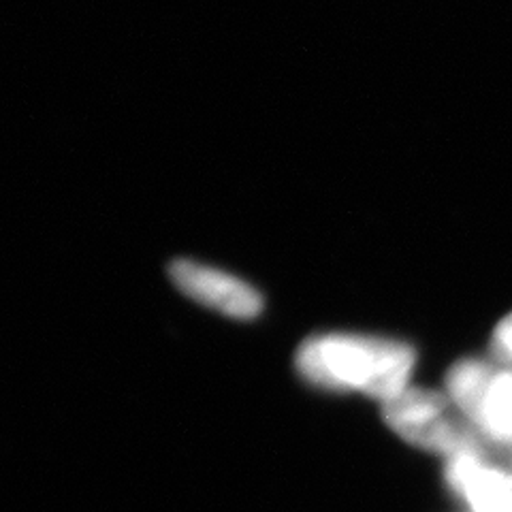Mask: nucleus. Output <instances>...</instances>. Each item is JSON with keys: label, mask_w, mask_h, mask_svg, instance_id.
Here are the masks:
<instances>
[{"label": "nucleus", "mask_w": 512, "mask_h": 512, "mask_svg": "<svg viewBox=\"0 0 512 512\" xmlns=\"http://www.w3.org/2000/svg\"><path fill=\"white\" fill-rule=\"evenodd\" d=\"M446 483L470 512H512V470L487 461V455L448 459Z\"/></svg>", "instance_id": "5"}, {"label": "nucleus", "mask_w": 512, "mask_h": 512, "mask_svg": "<svg viewBox=\"0 0 512 512\" xmlns=\"http://www.w3.org/2000/svg\"><path fill=\"white\" fill-rule=\"evenodd\" d=\"M169 276L192 301L229 318L250 320L263 310V297L254 286L216 267L195 261H175Z\"/></svg>", "instance_id": "4"}, {"label": "nucleus", "mask_w": 512, "mask_h": 512, "mask_svg": "<svg viewBox=\"0 0 512 512\" xmlns=\"http://www.w3.org/2000/svg\"><path fill=\"white\" fill-rule=\"evenodd\" d=\"M446 397L480 438L512 446V367L461 359L446 374Z\"/></svg>", "instance_id": "3"}, {"label": "nucleus", "mask_w": 512, "mask_h": 512, "mask_svg": "<svg viewBox=\"0 0 512 512\" xmlns=\"http://www.w3.org/2000/svg\"><path fill=\"white\" fill-rule=\"evenodd\" d=\"M416 352L410 344L363 333H320L295 355L299 376L333 393H361L380 404L410 387Z\"/></svg>", "instance_id": "1"}, {"label": "nucleus", "mask_w": 512, "mask_h": 512, "mask_svg": "<svg viewBox=\"0 0 512 512\" xmlns=\"http://www.w3.org/2000/svg\"><path fill=\"white\" fill-rule=\"evenodd\" d=\"M491 359L498 365L512 367V312L493 331Z\"/></svg>", "instance_id": "6"}, {"label": "nucleus", "mask_w": 512, "mask_h": 512, "mask_svg": "<svg viewBox=\"0 0 512 512\" xmlns=\"http://www.w3.org/2000/svg\"><path fill=\"white\" fill-rule=\"evenodd\" d=\"M382 416L395 434L423 451L444 455H487L483 438L448 402L446 393L408 387L382 404Z\"/></svg>", "instance_id": "2"}]
</instances>
